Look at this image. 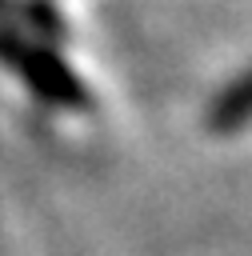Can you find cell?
<instances>
[{"instance_id":"2","label":"cell","mask_w":252,"mask_h":256,"mask_svg":"<svg viewBox=\"0 0 252 256\" xmlns=\"http://www.w3.org/2000/svg\"><path fill=\"white\" fill-rule=\"evenodd\" d=\"M204 124H208V132H216V136H228V132H240L244 124H252V72L240 76L236 84H228V88L212 100Z\"/></svg>"},{"instance_id":"1","label":"cell","mask_w":252,"mask_h":256,"mask_svg":"<svg viewBox=\"0 0 252 256\" xmlns=\"http://www.w3.org/2000/svg\"><path fill=\"white\" fill-rule=\"evenodd\" d=\"M0 60L12 64L36 96H44V100H52V104H60L68 112H84L88 108V88L48 48H36V44L16 40V36H0Z\"/></svg>"}]
</instances>
